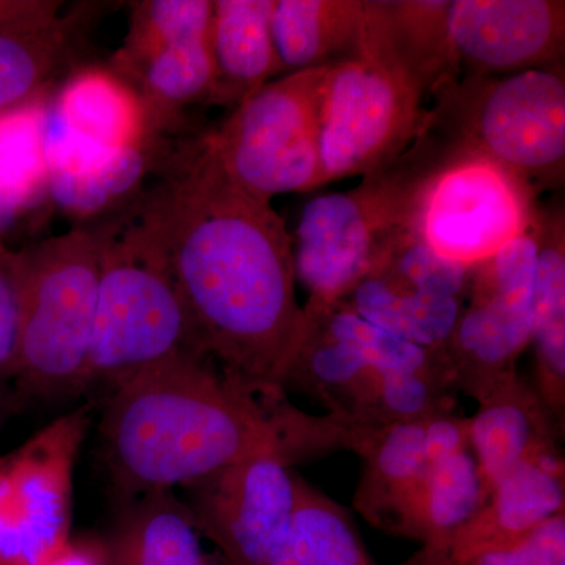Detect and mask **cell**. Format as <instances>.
<instances>
[{"label":"cell","instance_id":"cell-1","mask_svg":"<svg viewBox=\"0 0 565 565\" xmlns=\"http://www.w3.org/2000/svg\"><path fill=\"white\" fill-rule=\"evenodd\" d=\"M162 167L137 206L172 267L193 348L247 384L286 392L303 307L285 222L225 172L204 132Z\"/></svg>","mask_w":565,"mask_h":565},{"label":"cell","instance_id":"cell-2","mask_svg":"<svg viewBox=\"0 0 565 565\" xmlns=\"http://www.w3.org/2000/svg\"><path fill=\"white\" fill-rule=\"evenodd\" d=\"M99 435L115 489L129 501L173 490L256 456L289 467L345 449L363 433L294 407L286 392L258 388L202 353L182 351L111 392Z\"/></svg>","mask_w":565,"mask_h":565},{"label":"cell","instance_id":"cell-3","mask_svg":"<svg viewBox=\"0 0 565 565\" xmlns=\"http://www.w3.org/2000/svg\"><path fill=\"white\" fill-rule=\"evenodd\" d=\"M455 161L427 129L384 170L355 188L315 196L305 204L292 237L296 278L307 303H341L394 253L415 237L416 210L427 182Z\"/></svg>","mask_w":565,"mask_h":565},{"label":"cell","instance_id":"cell-4","mask_svg":"<svg viewBox=\"0 0 565 565\" xmlns=\"http://www.w3.org/2000/svg\"><path fill=\"white\" fill-rule=\"evenodd\" d=\"M423 125L456 158L498 163L535 193L565 178L564 63L508 76H460L435 88Z\"/></svg>","mask_w":565,"mask_h":565},{"label":"cell","instance_id":"cell-5","mask_svg":"<svg viewBox=\"0 0 565 565\" xmlns=\"http://www.w3.org/2000/svg\"><path fill=\"white\" fill-rule=\"evenodd\" d=\"M102 232L87 390L114 392L151 364L196 351L172 267L137 203L128 214L103 222Z\"/></svg>","mask_w":565,"mask_h":565},{"label":"cell","instance_id":"cell-6","mask_svg":"<svg viewBox=\"0 0 565 565\" xmlns=\"http://www.w3.org/2000/svg\"><path fill=\"white\" fill-rule=\"evenodd\" d=\"M24 292L14 388L55 401L87 390L99 274L102 223L76 226L21 248Z\"/></svg>","mask_w":565,"mask_h":565},{"label":"cell","instance_id":"cell-7","mask_svg":"<svg viewBox=\"0 0 565 565\" xmlns=\"http://www.w3.org/2000/svg\"><path fill=\"white\" fill-rule=\"evenodd\" d=\"M330 66L267 82L204 132L225 172L252 195L273 202L321 188L319 118Z\"/></svg>","mask_w":565,"mask_h":565},{"label":"cell","instance_id":"cell-8","mask_svg":"<svg viewBox=\"0 0 565 565\" xmlns=\"http://www.w3.org/2000/svg\"><path fill=\"white\" fill-rule=\"evenodd\" d=\"M427 95L360 46L327 74L319 118L321 185L384 170L415 140Z\"/></svg>","mask_w":565,"mask_h":565},{"label":"cell","instance_id":"cell-9","mask_svg":"<svg viewBox=\"0 0 565 565\" xmlns=\"http://www.w3.org/2000/svg\"><path fill=\"white\" fill-rule=\"evenodd\" d=\"M92 411L81 405L0 457V565H41L70 541L74 467Z\"/></svg>","mask_w":565,"mask_h":565},{"label":"cell","instance_id":"cell-10","mask_svg":"<svg viewBox=\"0 0 565 565\" xmlns=\"http://www.w3.org/2000/svg\"><path fill=\"white\" fill-rule=\"evenodd\" d=\"M535 225L471 270L467 300L448 344L457 390L481 399L516 370L534 329Z\"/></svg>","mask_w":565,"mask_h":565},{"label":"cell","instance_id":"cell-11","mask_svg":"<svg viewBox=\"0 0 565 565\" xmlns=\"http://www.w3.org/2000/svg\"><path fill=\"white\" fill-rule=\"evenodd\" d=\"M535 199L537 193L514 173L467 156L446 163L427 182L414 234L438 255L475 267L534 228Z\"/></svg>","mask_w":565,"mask_h":565},{"label":"cell","instance_id":"cell-12","mask_svg":"<svg viewBox=\"0 0 565 565\" xmlns=\"http://www.w3.org/2000/svg\"><path fill=\"white\" fill-rule=\"evenodd\" d=\"M419 345L377 329L348 305L303 307V330L285 379L359 429L374 430L375 405L390 367Z\"/></svg>","mask_w":565,"mask_h":565},{"label":"cell","instance_id":"cell-13","mask_svg":"<svg viewBox=\"0 0 565 565\" xmlns=\"http://www.w3.org/2000/svg\"><path fill=\"white\" fill-rule=\"evenodd\" d=\"M180 489L196 530L226 565H269L291 533L297 476L280 457H250Z\"/></svg>","mask_w":565,"mask_h":565},{"label":"cell","instance_id":"cell-14","mask_svg":"<svg viewBox=\"0 0 565 565\" xmlns=\"http://www.w3.org/2000/svg\"><path fill=\"white\" fill-rule=\"evenodd\" d=\"M457 76H508L564 63V0H449Z\"/></svg>","mask_w":565,"mask_h":565},{"label":"cell","instance_id":"cell-15","mask_svg":"<svg viewBox=\"0 0 565 565\" xmlns=\"http://www.w3.org/2000/svg\"><path fill=\"white\" fill-rule=\"evenodd\" d=\"M470 423V449L486 497L490 489L520 463L561 455L559 427L539 399L533 385L516 370L498 379L478 399ZM563 433V430H561Z\"/></svg>","mask_w":565,"mask_h":565},{"label":"cell","instance_id":"cell-16","mask_svg":"<svg viewBox=\"0 0 565 565\" xmlns=\"http://www.w3.org/2000/svg\"><path fill=\"white\" fill-rule=\"evenodd\" d=\"M565 475L561 455L539 457L509 471L452 534L446 559L467 565L476 556L511 542L564 511Z\"/></svg>","mask_w":565,"mask_h":565},{"label":"cell","instance_id":"cell-17","mask_svg":"<svg viewBox=\"0 0 565 565\" xmlns=\"http://www.w3.org/2000/svg\"><path fill=\"white\" fill-rule=\"evenodd\" d=\"M449 0H364L360 46L408 77L430 98L457 70L448 36Z\"/></svg>","mask_w":565,"mask_h":565},{"label":"cell","instance_id":"cell-18","mask_svg":"<svg viewBox=\"0 0 565 565\" xmlns=\"http://www.w3.org/2000/svg\"><path fill=\"white\" fill-rule=\"evenodd\" d=\"M534 278V392L556 426L565 415V211L563 202L539 207Z\"/></svg>","mask_w":565,"mask_h":565},{"label":"cell","instance_id":"cell-19","mask_svg":"<svg viewBox=\"0 0 565 565\" xmlns=\"http://www.w3.org/2000/svg\"><path fill=\"white\" fill-rule=\"evenodd\" d=\"M274 0H214L210 29L214 85L207 106L233 110L281 74L270 14Z\"/></svg>","mask_w":565,"mask_h":565},{"label":"cell","instance_id":"cell-20","mask_svg":"<svg viewBox=\"0 0 565 565\" xmlns=\"http://www.w3.org/2000/svg\"><path fill=\"white\" fill-rule=\"evenodd\" d=\"M50 110L73 136L102 150L162 139L148 131L139 95L111 70L88 66L71 74Z\"/></svg>","mask_w":565,"mask_h":565},{"label":"cell","instance_id":"cell-21","mask_svg":"<svg viewBox=\"0 0 565 565\" xmlns=\"http://www.w3.org/2000/svg\"><path fill=\"white\" fill-rule=\"evenodd\" d=\"M363 20L364 0H274L270 32L282 74L351 57Z\"/></svg>","mask_w":565,"mask_h":565},{"label":"cell","instance_id":"cell-22","mask_svg":"<svg viewBox=\"0 0 565 565\" xmlns=\"http://www.w3.org/2000/svg\"><path fill=\"white\" fill-rule=\"evenodd\" d=\"M355 455L362 457L363 468L353 505L371 525L396 533L405 504L429 465L424 422L370 430Z\"/></svg>","mask_w":565,"mask_h":565},{"label":"cell","instance_id":"cell-23","mask_svg":"<svg viewBox=\"0 0 565 565\" xmlns=\"http://www.w3.org/2000/svg\"><path fill=\"white\" fill-rule=\"evenodd\" d=\"M484 500V487L470 451L429 463L394 534L422 542L418 555L426 559H446L452 534Z\"/></svg>","mask_w":565,"mask_h":565},{"label":"cell","instance_id":"cell-24","mask_svg":"<svg viewBox=\"0 0 565 565\" xmlns=\"http://www.w3.org/2000/svg\"><path fill=\"white\" fill-rule=\"evenodd\" d=\"M188 508L173 490L129 501L111 545V565H226L204 550Z\"/></svg>","mask_w":565,"mask_h":565},{"label":"cell","instance_id":"cell-25","mask_svg":"<svg viewBox=\"0 0 565 565\" xmlns=\"http://www.w3.org/2000/svg\"><path fill=\"white\" fill-rule=\"evenodd\" d=\"M79 18L0 28V117L46 96L71 68L79 47Z\"/></svg>","mask_w":565,"mask_h":565},{"label":"cell","instance_id":"cell-26","mask_svg":"<svg viewBox=\"0 0 565 565\" xmlns=\"http://www.w3.org/2000/svg\"><path fill=\"white\" fill-rule=\"evenodd\" d=\"M343 303L377 329L448 359L465 300L433 296L379 273L360 282Z\"/></svg>","mask_w":565,"mask_h":565},{"label":"cell","instance_id":"cell-27","mask_svg":"<svg viewBox=\"0 0 565 565\" xmlns=\"http://www.w3.org/2000/svg\"><path fill=\"white\" fill-rule=\"evenodd\" d=\"M166 156L162 139L103 152L81 169L47 173V200L63 214L88 221L129 200Z\"/></svg>","mask_w":565,"mask_h":565},{"label":"cell","instance_id":"cell-28","mask_svg":"<svg viewBox=\"0 0 565 565\" xmlns=\"http://www.w3.org/2000/svg\"><path fill=\"white\" fill-rule=\"evenodd\" d=\"M121 79L139 95L148 131L163 137L185 107L210 103L214 85L210 36L166 47Z\"/></svg>","mask_w":565,"mask_h":565},{"label":"cell","instance_id":"cell-29","mask_svg":"<svg viewBox=\"0 0 565 565\" xmlns=\"http://www.w3.org/2000/svg\"><path fill=\"white\" fill-rule=\"evenodd\" d=\"M269 565L381 564L367 553L349 511L297 476L291 533Z\"/></svg>","mask_w":565,"mask_h":565},{"label":"cell","instance_id":"cell-30","mask_svg":"<svg viewBox=\"0 0 565 565\" xmlns=\"http://www.w3.org/2000/svg\"><path fill=\"white\" fill-rule=\"evenodd\" d=\"M214 0H143L132 3L128 35L111 71L129 76L159 51L210 36Z\"/></svg>","mask_w":565,"mask_h":565},{"label":"cell","instance_id":"cell-31","mask_svg":"<svg viewBox=\"0 0 565 565\" xmlns=\"http://www.w3.org/2000/svg\"><path fill=\"white\" fill-rule=\"evenodd\" d=\"M24 255L0 252V382L13 384L20 360Z\"/></svg>","mask_w":565,"mask_h":565},{"label":"cell","instance_id":"cell-32","mask_svg":"<svg viewBox=\"0 0 565 565\" xmlns=\"http://www.w3.org/2000/svg\"><path fill=\"white\" fill-rule=\"evenodd\" d=\"M467 565H565V512H557L508 544L487 550Z\"/></svg>","mask_w":565,"mask_h":565},{"label":"cell","instance_id":"cell-33","mask_svg":"<svg viewBox=\"0 0 565 565\" xmlns=\"http://www.w3.org/2000/svg\"><path fill=\"white\" fill-rule=\"evenodd\" d=\"M470 451V423L455 411L424 419V452L427 463Z\"/></svg>","mask_w":565,"mask_h":565},{"label":"cell","instance_id":"cell-34","mask_svg":"<svg viewBox=\"0 0 565 565\" xmlns=\"http://www.w3.org/2000/svg\"><path fill=\"white\" fill-rule=\"evenodd\" d=\"M44 200L33 195L0 167V237L28 217Z\"/></svg>","mask_w":565,"mask_h":565},{"label":"cell","instance_id":"cell-35","mask_svg":"<svg viewBox=\"0 0 565 565\" xmlns=\"http://www.w3.org/2000/svg\"><path fill=\"white\" fill-rule=\"evenodd\" d=\"M62 6L57 0H0V28L58 20Z\"/></svg>","mask_w":565,"mask_h":565},{"label":"cell","instance_id":"cell-36","mask_svg":"<svg viewBox=\"0 0 565 565\" xmlns=\"http://www.w3.org/2000/svg\"><path fill=\"white\" fill-rule=\"evenodd\" d=\"M41 565H111L109 550L93 541H73L54 553Z\"/></svg>","mask_w":565,"mask_h":565},{"label":"cell","instance_id":"cell-37","mask_svg":"<svg viewBox=\"0 0 565 565\" xmlns=\"http://www.w3.org/2000/svg\"><path fill=\"white\" fill-rule=\"evenodd\" d=\"M14 394L11 392L10 384L0 382V426L6 423L7 416L13 411Z\"/></svg>","mask_w":565,"mask_h":565},{"label":"cell","instance_id":"cell-38","mask_svg":"<svg viewBox=\"0 0 565 565\" xmlns=\"http://www.w3.org/2000/svg\"><path fill=\"white\" fill-rule=\"evenodd\" d=\"M411 565H456L448 559H426V557L416 555L414 559L408 561Z\"/></svg>","mask_w":565,"mask_h":565},{"label":"cell","instance_id":"cell-39","mask_svg":"<svg viewBox=\"0 0 565 565\" xmlns=\"http://www.w3.org/2000/svg\"><path fill=\"white\" fill-rule=\"evenodd\" d=\"M6 248H7V245H6V243H3L2 237H0V252L6 250Z\"/></svg>","mask_w":565,"mask_h":565}]
</instances>
